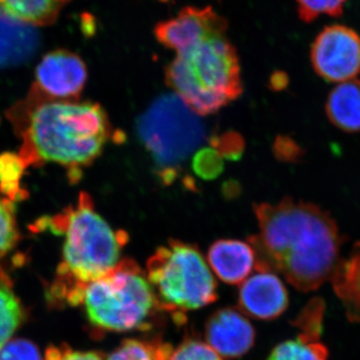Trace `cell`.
Returning a JSON list of instances; mask_svg holds the SVG:
<instances>
[{
	"mask_svg": "<svg viewBox=\"0 0 360 360\" xmlns=\"http://www.w3.org/2000/svg\"><path fill=\"white\" fill-rule=\"evenodd\" d=\"M2 20L0 16V68L25 60L32 51V40L15 39L20 23L4 20L1 25Z\"/></svg>",
	"mask_w": 360,
	"mask_h": 360,
	"instance_id": "20",
	"label": "cell"
},
{
	"mask_svg": "<svg viewBox=\"0 0 360 360\" xmlns=\"http://www.w3.org/2000/svg\"><path fill=\"white\" fill-rule=\"evenodd\" d=\"M324 311L326 304L321 298L310 300L295 319V326L300 329V335L312 340H321Z\"/></svg>",
	"mask_w": 360,
	"mask_h": 360,
	"instance_id": "21",
	"label": "cell"
},
{
	"mask_svg": "<svg viewBox=\"0 0 360 360\" xmlns=\"http://www.w3.org/2000/svg\"><path fill=\"white\" fill-rule=\"evenodd\" d=\"M288 293L281 279L274 272L257 271L245 279L239 290V309L259 321H272L285 311Z\"/></svg>",
	"mask_w": 360,
	"mask_h": 360,
	"instance_id": "12",
	"label": "cell"
},
{
	"mask_svg": "<svg viewBox=\"0 0 360 360\" xmlns=\"http://www.w3.org/2000/svg\"><path fill=\"white\" fill-rule=\"evenodd\" d=\"M158 309L184 322V314L217 300V284L200 250L180 240L160 246L146 264Z\"/></svg>",
	"mask_w": 360,
	"mask_h": 360,
	"instance_id": "6",
	"label": "cell"
},
{
	"mask_svg": "<svg viewBox=\"0 0 360 360\" xmlns=\"http://www.w3.org/2000/svg\"><path fill=\"white\" fill-rule=\"evenodd\" d=\"M194 172L205 179H212L224 169L222 156L215 148H203L193 158Z\"/></svg>",
	"mask_w": 360,
	"mask_h": 360,
	"instance_id": "25",
	"label": "cell"
},
{
	"mask_svg": "<svg viewBox=\"0 0 360 360\" xmlns=\"http://www.w3.org/2000/svg\"><path fill=\"white\" fill-rule=\"evenodd\" d=\"M170 360H224L210 345L187 338L174 350Z\"/></svg>",
	"mask_w": 360,
	"mask_h": 360,
	"instance_id": "24",
	"label": "cell"
},
{
	"mask_svg": "<svg viewBox=\"0 0 360 360\" xmlns=\"http://www.w3.org/2000/svg\"><path fill=\"white\" fill-rule=\"evenodd\" d=\"M312 68L328 82H348L360 73V35L345 25L326 26L310 51Z\"/></svg>",
	"mask_w": 360,
	"mask_h": 360,
	"instance_id": "8",
	"label": "cell"
},
{
	"mask_svg": "<svg viewBox=\"0 0 360 360\" xmlns=\"http://www.w3.org/2000/svg\"><path fill=\"white\" fill-rule=\"evenodd\" d=\"M267 360H328V349L321 340L300 335L274 347Z\"/></svg>",
	"mask_w": 360,
	"mask_h": 360,
	"instance_id": "19",
	"label": "cell"
},
{
	"mask_svg": "<svg viewBox=\"0 0 360 360\" xmlns=\"http://www.w3.org/2000/svg\"><path fill=\"white\" fill-rule=\"evenodd\" d=\"M137 134L167 182L206 139L200 115L176 94L158 97L149 106L137 122Z\"/></svg>",
	"mask_w": 360,
	"mask_h": 360,
	"instance_id": "7",
	"label": "cell"
},
{
	"mask_svg": "<svg viewBox=\"0 0 360 360\" xmlns=\"http://www.w3.org/2000/svg\"><path fill=\"white\" fill-rule=\"evenodd\" d=\"M207 259L214 274L224 283H243L257 269V255L250 243L220 239L210 248Z\"/></svg>",
	"mask_w": 360,
	"mask_h": 360,
	"instance_id": "13",
	"label": "cell"
},
{
	"mask_svg": "<svg viewBox=\"0 0 360 360\" xmlns=\"http://www.w3.org/2000/svg\"><path fill=\"white\" fill-rule=\"evenodd\" d=\"M80 305L94 328L113 333L149 329L160 310L146 274L129 258L87 283Z\"/></svg>",
	"mask_w": 360,
	"mask_h": 360,
	"instance_id": "5",
	"label": "cell"
},
{
	"mask_svg": "<svg viewBox=\"0 0 360 360\" xmlns=\"http://www.w3.org/2000/svg\"><path fill=\"white\" fill-rule=\"evenodd\" d=\"M165 80L198 115H208L243 94L238 53L224 37H212L177 53Z\"/></svg>",
	"mask_w": 360,
	"mask_h": 360,
	"instance_id": "4",
	"label": "cell"
},
{
	"mask_svg": "<svg viewBox=\"0 0 360 360\" xmlns=\"http://www.w3.org/2000/svg\"><path fill=\"white\" fill-rule=\"evenodd\" d=\"M49 226L65 234L63 262L49 291L54 304L77 307L85 285L115 269L129 234L115 231L94 210L89 194L82 193L77 205L53 217Z\"/></svg>",
	"mask_w": 360,
	"mask_h": 360,
	"instance_id": "3",
	"label": "cell"
},
{
	"mask_svg": "<svg viewBox=\"0 0 360 360\" xmlns=\"http://www.w3.org/2000/svg\"><path fill=\"white\" fill-rule=\"evenodd\" d=\"M329 122L345 132H360V80L338 84L326 103Z\"/></svg>",
	"mask_w": 360,
	"mask_h": 360,
	"instance_id": "15",
	"label": "cell"
},
{
	"mask_svg": "<svg viewBox=\"0 0 360 360\" xmlns=\"http://www.w3.org/2000/svg\"><path fill=\"white\" fill-rule=\"evenodd\" d=\"M25 168L18 155L0 156V184L7 193H13L20 184V179Z\"/></svg>",
	"mask_w": 360,
	"mask_h": 360,
	"instance_id": "26",
	"label": "cell"
},
{
	"mask_svg": "<svg viewBox=\"0 0 360 360\" xmlns=\"http://www.w3.org/2000/svg\"><path fill=\"white\" fill-rule=\"evenodd\" d=\"M347 319L360 323V241L347 257L341 258L330 279Z\"/></svg>",
	"mask_w": 360,
	"mask_h": 360,
	"instance_id": "14",
	"label": "cell"
},
{
	"mask_svg": "<svg viewBox=\"0 0 360 360\" xmlns=\"http://www.w3.org/2000/svg\"><path fill=\"white\" fill-rule=\"evenodd\" d=\"M172 347L158 338L127 340L116 348L108 360H170Z\"/></svg>",
	"mask_w": 360,
	"mask_h": 360,
	"instance_id": "18",
	"label": "cell"
},
{
	"mask_svg": "<svg viewBox=\"0 0 360 360\" xmlns=\"http://www.w3.org/2000/svg\"><path fill=\"white\" fill-rule=\"evenodd\" d=\"M226 28V20L212 7H186L176 18L158 23L155 34L161 44L180 53L203 40L224 37Z\"/></svg>",
	"mask_w": 360,
	"mask_h": 360,
	"instance_id": "10",
	"label": "cell"
},
{
	"mask_svg": "<svg viewBox=\"0 0 360 360\" xmlns=\"http://www.w3.org/2000/svg\"><path fill=\"white\" fill-rule=\"evenodd\" d=\"M297 13L303 22L309 23L321 15L338 18L343 13L347 0H295Z\"/></svg>",
	"mask_w": 360,
	"mask_h": 360,
	"instance_id": "22",
	"label": "cell"
},
{
	"mask_svg": "<svg viewBox=\"0 0 360 360\" xmlns=\"http://www.w3.org/2000/svg\"><path fill=\"white\" fill-rule=\"evenodd\" d=\"M212 146L213 148L219 151L220 155L236 158L240 155L243 144L241 143L238 136H233L231 134L225 137H214Z\"/></svg>",
	"mask_w": 360,
	"mask_h": 360,
	"instance_id": "29",
	"label": "cell"
},
{
	"mask_svg": "<svg viewBox=\"0 0 360 360\" xmlns=\"http://www.w3.org/2000/svg\"><path fill=\"white\" fill-rule=\"evenodd\" d=\"M25 315L11 277L0 267V349L20 328Z\"/></svg>",
	"mask_w": 360,
	"mask_h": 360,
	"instance_id": "17",
	"label": "cell"
},
{
	"mask_svg": "<svg viewBox=\"0 0 360 360\" xmlns=\"http://www.w3.org/2000/svg\"><path fill=\"white\" fill-rule=\"evenodd\" d=\"M86 79L84 60L73 52L58 49L40 61L32 94L54 101H73L84 89Z\"/></svg>",
	"mask_w": 360,
	"mask_h": 360,
	"instance_id": "9",
	"label": "cell"
},
{
	"mask_svg": "<svg viewBox=\"0 0 360 360\" xmlns=\"http://www.w3.org/2000/svg\"><path fill=\"white\" fill-rule=\"evenodd\" d=\"M0 360H42L39 347L27 340H8L0 349Z\"/></svg>",
	"mask_w": 360,
	"mask_h": 360,
	"instance_id": "27",
	"label": "cell"
},
{
	"mask_svg": "<svg viewBox=\"0 0 360 360\" xmlns=\"http://www.w3.org/2000/svg\"><path fill=\"white\" fill-rule=\"evenodd\" d=\"M70 0H0V16L27 26L52 25Z\"/></svg>",
	"mask_w": 360,
	"mask_h": 360,
	"instance_id": "16",
	"label": "cell"
},
{
	"mask_svg": "<svg viewBox=\"0 0 360 360\" xmlns=\"http://www.w3.org/2000/svg\"><path fill=\"white\" fill-rule=\"evenodd\" d=\"M18 241V225L13 203L0 198V258L8 255Z\"/></svg>",
	"mask_w": 360,
	"mask_h": 360,
	"instance_id": "23",
	"label": "cell"
},
{
	"mask_svg": "<svg viewBox=\"0 0 360 360\" xmlns=\"http://www.w3.org/2000/svg\"><path fill=\"white\" fill-rule=\"evenodd\" d=\"M205 340L222 359H236L248 354L253 347L255 331L243 312L222 309L206 322Z\"/></svg>",
	"mask_w": 360,
	"mask_h": 360,
	"instance_id": "11",
	"label": "cell"
},
{
	"mask_svg": "<svg viewBox=\"0 0 360 360\" xmlns=\"http://www.w3.org/2000/svg\"><path fill=\"white\" fill-rule=\"evenodd\" d=\"M18 122L23 167L54 162L73 169L101 155L111 136L110 120L96 103L54 101L30 94Z\"/></svg>",
	"mask_w": 360,
	"mask_h": 360,
	"instance_id": "2",
	"label": "cell"
},
{
	"mask_svg": "<svg viewBox=\"0 0 360 360\" xmlns=\"http://www.w3.org/2000/svg\"><path fill=\"white\" fill-rule=\"evenodd\" d=\"M259 233L250 239L257 271L281 274L309 292L330 279L343 236L335 219L314 203L284 198L255 205Z\"/></svg>",
	"mask_w": 360,
	"mask_h": 360,
	"instance_id": "1",
	"label": "cell"
},
{
	"mask_svg": "<svg viewBox=\"0 0 360 360\" xmlns=\"http://www.w3.org/2000/svg\"><path fill=\"white\" fill-rule=\"evenodd\" d=\"M44 360H103L101 354L94 352H79L68 345H51L45 352Z\"/></svg>",
	"mask_w": 360,
	"mask_h": 360,
	"instance_id": "28",
	"label": "cell"
}]
</instances>
